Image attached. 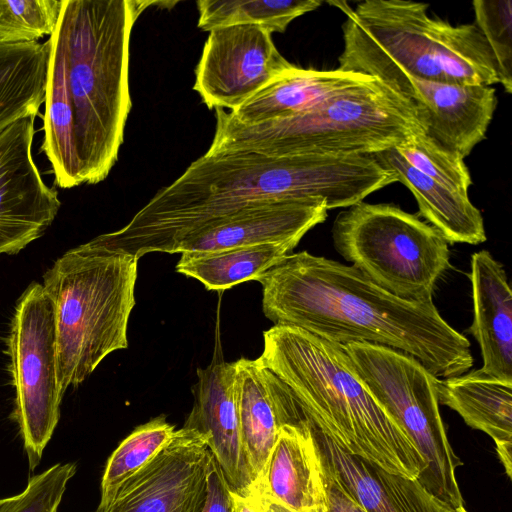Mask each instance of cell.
<instances>
[{
  "instance_id": "cell-29",
  "label": "cell",
  "mask_w": 512,
  "mask_h": 512,
  "mask_svg": "<svg viewBox=\"0 0 512 512\" xmlns=\"http://www.w3.org/2000/svg\"><path fill=\"white\" fill-rule=\"evenodd\" d=\"M62 0H0V41L37 42L55 29Z\"/></svg>"
},
{
  "instance_id": "cell-16",
  "label": "cell",
  "mask_w": 512,
  "mask_h": 512,
  "mask_svg": "<svg viewBox=\"0 0 512 512\" xmlns=\"http://www.w3.org/2000/svg\"><path fill=\"white\" fill-rule=\"evenodd\" d=\"M192 391L194 405L184 427L205 436L231 490L247 493L252 479L240 432L234 362L218 356L206 368H198Z\"/></svg>"
},
{
  "instance_id": "cell-24",
  "label": "cell",
  "mask_w": 512,
  "mask_h": 512,
  "mask_svg": "<svg viewBox=\"0 0 512 512\" xmlns=\"http://www.w3.org/2000/svg\"><path fill=\"white\" fill-rule=\"evenodd\" d=\"M49 41H0V130L37 116L45 100Z\"/></svg>"
},
{
  "instance_id": "cell-4",
  "label": "cell",
  "mask_w": 512,
  "mask_h": 512,
  "mask_svg": "<svg viewBox=\"0 0 512 512\" xmlns=\"http://www.w3.org/2000/svg\"><path fill=\"white\" fill-rule=\"evenodd\" d=\"M257 358L283 381L314 425L345 452L417 479L425 462L358 376L345 346L293 326L263 333Z\"/></svg>"
},
{
  "instance_id": "cell-27",
  "label": "cell",
  "mask_w": 512,
  "mask_h": 512,
  "mask_svg": "<svg viewBox=\"0 0 512 512\" xmlns=\"http://www.w3.org/2000/svg\"><path fill=\"white\" fill-rule=\"evenodd\" d=\"M174 432L175 427L163 415L134 429L107 461L101 481V498L154 459Z\"/></svg>"
},
{
  "instance_id": "cell-12",
  "label": "cell",
  "mask_w": 512,
  "mask_h": 512,
  "mask_svg": "<svg viewBox=\"0 0 512 512\" xmlns=\"http://www.w3.org/2000/svg\"><path fill=\"white\" fill-rule=\"evenodd\" d=\"M209 32L193 87L209 109H236L294 66L261 27L231 25Z\"/></svg>"
},
{
  "instance_id": "cell-18",
  "label": "cell",
  "mask_w": 512,
  "mask_h": 512,
  "mask_svg": "<svg viewBox=\"0 0 512 512\" xmlns=\"http://www.w3.org/2000/svg\"><path fill=\"white\" fill-rule=\"evenodd\" d=\"M301 409L296 421L280 427L262 475L250 489L261 490L296 512H330L320 451L311 421L302 405Z\"/></svg>"
},
{
  "instance_id": "cell-28",
  "label": "cell",
  "mask_w": 512,
  "mask_h": 512,
  "mask_svg": "<svg viewBox=\"0 0 512 512\" xmlns=\"http://www.w3.org/2000/svg\"><path fill=\"white\" fill-rule=\"evenodd\" d=\"M395 149L418 172L468 194L472 179L461 154L443 147L425 133L412 136Z\"/></svg>"
},
{
  "instance_id": "cell-5",
  "label": "cell",
  "mask_w": 512,
  "mask_h": 512,
  "mask_svg": "<svg viewBox=\"0 0 512 512\" xmlns=\"http://www.w3.org/2000/svg\"><path fill=\"white\" fill-rule=\"evenodd\" d=\"M340 3L347 18L338 69L375 78L399 94L410 77L499 83L492 52L475 24L431 18L428 4L410 0H366L355 9Z\"/></svg>"
},
{
  "instance_id": "cell-9",
  "label": "cell",
  "mask_w": 512,
  "mask_h": 512,
  "mask_svg": "<svg viewBox=\"0 0 512 512\" xmlns=\"http://www.w3.org/2000/svg\"><path fill=\"white\" fill-rule=\"evenodd\" d=\"M368 391L416 446L425 462L417 480L432 495L464 507L456 477L462 461L448 440L439 411L437 378L414 357L384 346H345Z\"/></svg>"
},
{
  "instance_id": "cell-23",
  "label": "cell",
  "mask_w": 512,
  "mask_h": 512,
  "mask_svg": "<svg viewBox=\"0 0 512 512\" xmlns=\"http://www.w3.org/2000/svg\"><path fill=\"white\" fill-rule=\"evenodd\" d=\"M371 79L340 69H303L294 65L273 78L229 115L247 125L291 117L335 93Z\"/></svg>"
},
{
  "instance_id": "cell-13",
  "label": "cell",
  "mask_w": 512,
  "mask_h": 512,
  "mask_svg": "<svg viewBox=\"0 0 512 512\" xmlns=\"http://www.w3.org/2000/svg\"><path fill=\"white\" fill-rule=\"evenodd\" d=\"M35 117L0 130V254H16L39 238L60 208L32 157Z\"/></svg>"
},
{
  "instance_id": "cell-10",
  "label": "cell",
  "mask_w": 512,
  "mask_h": 512,
  "mask_svg": "<svg viewBox=\"0 0 512 512\" xmlns=\"http://www.w3.org/2000/svg\"><path fill=\"white\" fill-rule=\"evenodd\" d=\"M9 371L15 389L17 422L34 470L57 426L63 397L58 380L55 315L43 286L31 283L16 305L7 339Z\"/></svg>"
},
{
  "instance_id": "cell-6",
  "label": "cell",
  "mask_w": 512,
  "mask_h": 512,
  "mask_svg": "<svg viewBox=\"0 0 512 512\" xmlns=\"http://www.w3.org/2000/svg\"><path fill=\"white\" fill-rule=\"evenodd\" d=\"M215 111L212 151L371 155L425 133L412 101L375 78L283 119L247 125Z\"/></svg>"
},
{
  "instance_id": "cell-17",
  "label": "cell",
  "mask_w": 512,
  "mask_h": 512,
  "mask_svg": "<svg viewBox=\"0 0 512 512\" xmlns=\"http://www.w3.org/2000/svg\"><path fill=\"white\" fill-rule=\"evenodd\" d=\"M234 365L240 432L253 485L262 475L280 427L298 418L300 405L291 389L258 359L240 358Z\"/></svg>"
},
{
  "instance_id": "cell-32",
  "label": "cell",
  "mask_w": 512,
  "mask_h": 512,
  "mask_svg": "<svg viewBox=\"0 0 512 512\" xmlns=\"http://www.w3.org/2000/svg\"><path fill=\"white\" fill-rule=\"evenodd\" d=\"M201 512H234L231 488L211 453L206 478V497Z\"/></svg>"
},
{
  "instance_id": "cell-21",
  "label": "cell",
  "mask_w": 512,
  "mask_h": 512,
  "mask_svg": "<svg viewBox=\"0 0 512 512\" xmlns=\"http://www.w3.org/2000/svg\"><path fill=\"white\" fill-rule=\"evenodd\" d=\"M439 404L456 411L465 423L489 435L511 479L512 382L491 377L480 369L436 380Z\"/></svg>"
},
{
  "instance_id": "cell-25",
  "label": "cell",
  "mask_w": 512,
  "mask_h": 512,
  "mask_svg": "<svg viewBox=\"0 0 512 512\" xmlns=\"http://www.w3.org/2000/svg\"><path fill=\"white\" fill-rule=\"evenodd\" d=\"M296 246L294 243H267L183 252L176 271L198 280L207 290H226L245 281H257Z\"/></svg>"
},
{
  "instance_id": "cell-33",
  "label": "cell",
  "mask_w": 512,
  "mask_h": 512,
  "mask_svg": "<svg viewBox=\"0 0 512 512\" xmlns=\"http://www.w3.org/2000/svg\"><path fill=\"white\" fill-rule=\"evenodd\" d=\"M234 512H296L258 489L240 494L231 490Z\"/></svg>"
},
{
  "instance_id": "cell-22",
  "label": "cell",
  "mask_w": 512,
  "mask_h": 512,
  "mask_svg": "<svg viewBox=\"0 0 512 512\" xmlns=\"http://www.w3.org/2000/svg\"><path fill=\"white\" fill-rule=\"evenodd\" d=\"M396 180L413 194L424 217L449 244L477 245L486 241L481 212L472 204L468 194L451 189L410 166L395 147L371 154Z\"/></svg>"
},
{
  "instance_id": "cell-2",
  "label": "cell",
  "mask_w": 512,
  "mask_h": 512,
  "mask_svg": "<svg viewBox=\"0 0 512 512\" xmlns=\"http://www.w3.org/2000/svg\"><path fill=\"white\" fill-rule=\"evenodd\" d=\"M151 4L62 0L48 40L41 146L60 188L99 183L118 159L132 106L131 31Z\"/></svg>"
},
{
  "instance_id": "cell-3",
  "label": "cell",
  "mask_w": 512,
  "mask_h": 512,
  "mask_svg": "<svg viewBox=\"0 0 512 512\" xmlns=\"http://www.w3.org/2000/svg\"><path fill=\"white\" fill-rule=\"evenodd\" d=\"M257 281L264 315L274 325L297 327L343 346L395 349L440 379L473 366L470 342L433 301L402 300L352 265L302 251L288 254Z\"/></svg>"
},
{
  "instance_id": "cell-19",
  "label": "cell",
  "mask_w": 512,
  "mask_h": 512,
  "mask_svg": "<svg viewBox=\"0 0 512 512\" xmlns=\"http://www.w3.org/2000/svg\"><path fill=\"white\" fill-rule=\"evenodd\" d=\"M311 426L323 463L365 512H468L465 506L453 507L438 499L417 479L388 472L345 452L312 421Z\"/></svg>"
},
{
  "instance_id": "cell-15",
  "label": "cell",
  "mask_w": 512,
  "mask_h": 512,
  "mask_svg": "<svg viewBox=\"0 0 512 512\" xmlns=\"http://www.w3.org/2000/svg\"><path fill=\"white\" fill-rule=\"evenodd\" d=\"M319 201H273L242 208L186 235L174 253L214 251L267 243L297 244L327 218ZM173 253V254H174Z\"/></svg>"
},
{
  "instance_id": "cell-14",
  "label": "cell",
  "mask_w": 512,
  "mask_h": 512,
  "mask_svg": "<svg viewBox=\"0 0 512 512\" xmlns=\"http://www.w3.org/2000/svg\"><path fill=\"white\" fill-rule=\"evenodd\" d=\"M414 104L425 134L466 157L486 136L496 106V91L410 77L401 93Z\"/></svg>"
},
{
  "instance_id": "cell-20",
  "label": "cell",
  "mask_w": 512,
  "mask_h": 512,
  "mask_svg": "<svg viewBox=\"0 0 512 512\" xmlns=\"http://www.w3.org/2000/svg\"><path fill=\"white\" fill-rule=\"evenodd\" d=\"M473 322L485 374L512 382V291L503 265L487 250L471 256Z\"/></svg>"
},
{
  "instance_id": "cell-11",
  "label": "cell",
  "mask_w": 512,
  "mask_h": 512,
  "mask_svg": "<svg viewBox=\"0 0 512 512\" xmlns=\"http://www.w3.org/2000/svg\"><path fill=\"white\" fill-rule=\"evenodd\" d=\"M211 452L184 427L143 468L102 497L95 512H201Z\"/></svg>"
},
{
  "instance_id": "cell-30",
  "label": "cell",
  "mask_w": 512,
  "mask_h": 512,
  "mask_svg": "<svg viewBox=\"0 0 512 512\" xmlns=\"http://www.w3.org/2000/svg\"><path fill=\"white\" fill-rule=\"evenodd\" d=\"M475 25L494 57L499 83L512 92V2L475 0L472 2Z\"/></svg>"
},
{
  "instance_id": "cell-7",
  "label": "cell",
  "mask_w": 512,
  "mask_h": 512,
  "mask_svg": "<svg viewBox=\"0 0 512 512\" xmlns=\"http://www.w3.org/2000/svg\"><path fill=\"white\" fill-rule=\"evenodd\" d=\"M138 260L91 241L68 250L43 276L55 315L62 393L110 353L128 346Z\"/></svg>"
},
{
  "instance_id": "cell-8",
  "label": "cell",
  "mask_w": 512,
  "mask_h": 512,
  "mask_svg": "<svg viewBox=\"0 0 512 512\" xmlns=\"http://www.w3.org/2000/svg\"><path fill=\"white\" fill-rule=\"evenodd\" d=\"M337 252L367 279L409 302L433 301L450 267L446 239L433 226L390 203L358 202L332 227Z\"/></svg>"
},
{
  "instance_id": "cell-1",
  "label": "cell",
  "mask_w": 512,
  "mask_h": 512,
  "mask_svg": "<svg viewBox=\"0 0 512 512\" xmlns=\"http://www.w3.org/2000/svg\"><path fill=\"white\" fill-rule=\"evenodd\" d=\"M392 183L394 175L370 155L208 150L128 224L92 242L137 260L151 252L173 254L189 233L251 205L319 201L328 210L347 208Z\"/></svg>"
},
{
  "instance_id": "cell-34",
  "label": "cell",
  "mask_w": 512,
  "mask_h": 512,
  "mask_svg": "<svg viewBox=\"0 0 512 512\" xmlns=\"http://www.w3.org/2000/svg\"><path fill=\"white\" fill-rule=\"evenodd\" d=\"M322 459V458H321ZM323 463V461H322ZM330 512H365L346 492L333 471L323 463Z\"/></svg>"
},
{
  "instance_id": "cell-26",
  "label": "cell",
  "mask_w": 512,
  "mask_h": 512,
  "mask_svg": "<svg viewBox=\"0 0 512 512\" xmlns=\"http://www.w3.org/2000/svg\"><path fill=\"white\" fill-rule=\"evenodd\" d=\"M198 27L204 31L231 26L255 25L283 33L297 17L315 10L316 0H199Z\"/></svg>"
},
{
  "instance_id": "cell-31",
  "label": "cell",
  "mask_w": 512,
  "mask_h": 512,
  "mask_svg": "<svg viewBox=\"0 0 512 512\" xmlns=\"http://www.w3.org/2000/svg\"><path fill=\"white\" fill-rule=\"evenodd\" d=\"M75 472V464L58 463L30 477L20 494L0 499V512H58L66 485Z\"/></svg>"
}]
</instances>
